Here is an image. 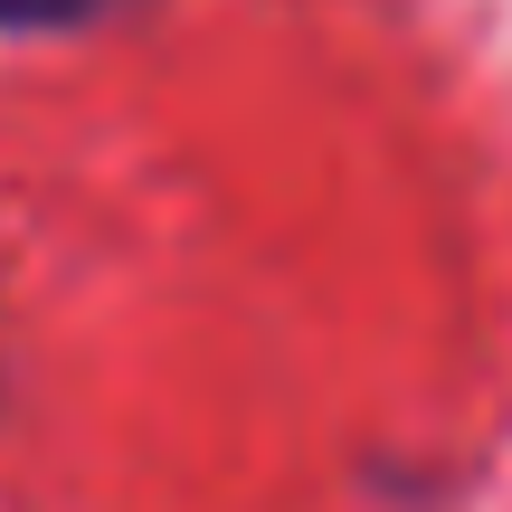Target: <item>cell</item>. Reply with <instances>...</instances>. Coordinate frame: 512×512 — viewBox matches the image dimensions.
Segmentation results:
<instances>
[{"label": "cell", "mask_w": 512, "mask_h": 512, "mask_svg": "<svg viewBox=\"0 0 512 512\" xmlns=\"http://www.w3.org/2000/svg\"><path fill=\"white\" fill-rule=\"evenodd\" d=\"M95 0H0V19H86Z\"/></svg>", "instance_id": "6da1fadb"}]
</instances>
